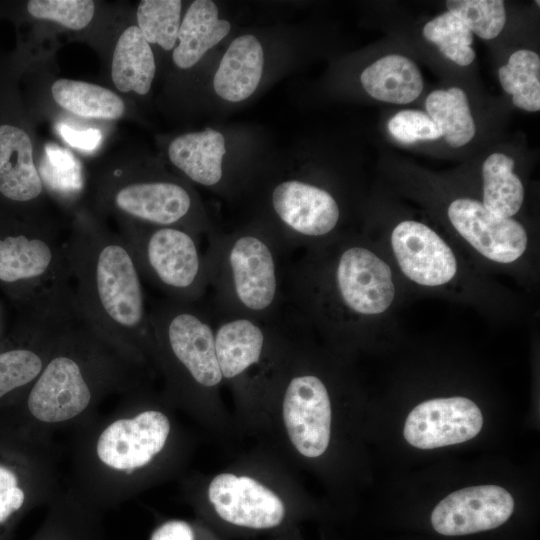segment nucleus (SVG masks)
Wrapping results in <instances>:
<instances>
[{"mask_svg": "<svg viewBox=\"0 0 540 540\" xmlns=\"http://www.w3.org/2000/svg\"><path fill=\"white\" fill-rule=\"evenodd\" d=\"M170 422L160 411L148 410L131 419L110 424L100 435V460L118 470H132L148 464L164 447Z\"/></svg>", "mask_w": 540, "mask_h": 540, "instance_id": "16", "label": "nucleus"}, {"mask_svg": "<svg viewBox=\"0 0 540 540\" xmlns=\"http://www.w3.org/2000/svg\"><path fill=\"white\" fill-rule=\"evenodd\" d=\"M150 540H194V533L188 523L173 520L157 528Z\"/></svg>", "mask_w": 540, "mask_h": 540, "instance_id": "35", "label": "nucleus"}, {"mask_svg": "<svg viewBox=\"0 0 540 540\" xmlns=\"http://www.w3.org/2000/svg\"><path fill=\"white\" fill-rule=\"evenodd\" d=\"M0 282L22 289L37 320H64L75 311L65 241L46 223L0 235Z\"/></svg>", "mask_w": 540, "mask_h": 540, "instance_id": "4", "label": "nucleus"}, {"mask_svg": "<svg viewBox=\"0 0 540 540\" xmlns=\"http://www.w3.org/2000/svg\"><path fill=\"white\" fill-rule=\"evenodd\" d=\"M513 509L512 495L503 487H466L447 495L435 506L431 524L442 535H466L499 527Z\"/></svg>", "mask_w": 540, "mask_h": 540, "instance_id": "14", "label": "nucleus"}, {"mask_svg": "<svg viewBox=\"0 0 540 540\" xmlns=\"http://www.w3.org/2000/svg\"><path fill=\"white\" fill-rule=\"evenodd\" d=\"M264 50L252 34L236 37L222 56L213 77V89L223 100L241 102L258 88L263 75Z\"/></svg>", "mask_w": 540, "mask_h": 540, "instance_id": "20", "label": "nucleus"}, {"mask_svg": "<svg viewBox=\"0 0 540 540\" xmlns=\"http://www.w3.org/2000/svg\"><path fill=\"white\" fill-rule=\"evenodd\" d=\"M455 231L481 256L499 264H511L523 256L528 247L524 226L513 218L499 217L482 202L457 198L447 209Z\"/></svg>", "mask_w": 540, "mask_h": 540, "instance_id": "12", "label": "nucleus"}, {"mask_svg": "<svg viewBox=\"0 0 540 540\" xmlns=\"http://www.w3.org/2000/svg\"><path fill=\"white\" fill-rule=\"evenodd\" d=\"M207 236L208 289L218 315L270 322L284 298V252L277 241L263 225Z\"/></svg>", "mask_w": 540, "mask_h": 540, "instance_id": "3", "label": "nucleus"}, {"mask_svg": "<svg viewBox=\"0 0 540 540\" xmlns=\"http://www.w3.org/2000/svg\"><path fill=\"white\" fill-rule=\"evenodd\" d=\"M269 205L275 226L267 230L283 252L322 243L335 231L340 207L326 189L300 179H286L272 188Z\"/></svg>", "mask_w": 540, "mask_h": 540, "instance_id": "8", "label": "nucleus"}, {"mask_svg": "<svg viewBox=\"0 0 540 540\" xmlns=\"http://www.w3.org/2000/svg\"><path fill=\"white\" fill-rule=\"evenodd\" d=\"M283 295L314 327L346 332L386 313L396 287L391 267L369 246L322 242L284 267Z\"/></svg>", "mask_w": 540, "mask_h": 540, "instance_id": "1", "label": "nucleus"}, {"mask_svg": "<svg viewBox=\"0 0 540 540\" xmlns=\"http://www.w3.org/2000/svg\"><path fill=\"white\" fill-rule=\"evenodd\" d=\"M97 200L119 221L149 226H174L196 235L212 232L196 193L170 176L121 173L103 179Z\"/></svg>", "mask_w": 540, "mask_h": 540, "instance_id": "5", "label": "nucleus"}, {"mask_svg": "<svg viewBox=\"0 0 540 540\" xmlns=\"http://www.w3.org/2000/svg\"><path fill=\"white\" fill-rule=\"evenodd\" d=\"M26 10L35 19L55 22L78 31L91 23L95 3L91 0H29Z\"/></svg>", "mask_w": 540, "mask_h": 540, "instance_id": "31", "label": "nucleus"}, {"mask_svg": "<svg viewBox=\"0 0 540 540\" xmlns=\"http://www.w3.org/2000/svg\"><path fill=\"white\" fill-rule=\"evenodd\" d=\"M446 6L471 32L483 39L498 36L506 22L505 6L501 0H449Z\"/></svg>", "mask_w": 540, "mask_h": 540, "instance_id": "30", "label": "nucleus"}, {"mask_svg": "<svg viewBox=\"0 0 540 540\" xmlns=\"http://www.w3.org/2000/svg\"><path fill=\"white\" fill-rule=\"evenodd\" d=\"M64 328L62 337L67 350H59L45 363L27 400L30 413L47 423L63 422L77 416L92 399L84 366L77 356L68 352Z\"/></svg>", "mask_w": 540, "mask_h": 540, "instance_id": "9", "label": "nucleus"}, {"mask_svg": "<svg viewBox=\"0 0 540 540\" xmlns=\"http://www.w3.org/2000/svg\"><path fill=\"white\" fill-rule=\"evenodd\" d=\"M142 278L166 298L198 303L208 291L205 255L198 235L174 226H149L120 221Z\"/></svg>", "mask_w": 540, "mask_h": 540, "instance_id": "6", "label": "nucleus"}, {"mask_svg": "<svg viewBox=\"0 0 540 540\" xmlns=\"http://www.w3.org/2000/svg\"><path fill=\"white\" fill-rule=\"evenodd\" d=\"M498 73L503 90L512 96L515 106L530 112L540 110V58L536 52H514Z\"/></svg>", "mask_w": 540, "mask_h": 540, "instance_id": "27", "label": "nucleus"}, {"mask_svg": "<svg viewBox=\"0 0 540 540\" xmlns=\"http://www.w3.org/2000/svg\"><path fill=\"white\" fill-rule=\"evenodd\" d=\"M287 434L303 456L322 455L331 433V402L325 383L314 374H297L288 381L283 396Z\"/></svg>", "mask_w": 540, "mask_h": 540, "instance_id": "10", "label": "nucleus"}, {"mask_svg": "<svg viewBox=\"0 0 540 540\" xmlns=\"http://www.w3.org/2000/svg\"><path fill=\"white\" fill-rule=\"evenodd\" d=\"M390 134L400 142L436 140L442 137L441 131L425 112L419 110H402L388 122Z\"/></svg>", "mask_w": 540, "mask_h": 540, "instance_id": "33", "label": "nucleus"}, {"mask_svg": "<svg viewBox=\"0 0 540 540\" xmlns=\"http://www.w3.org/2000/svg\"><path fill=\"white\" fill-rule=\"evenodd\" d=\"M230 30V22L219 17L213 1H193L181 19L177 44L172 52L173 63L179 69L192 68Z\"/></svg>", "mask_w": 540, "mask_h": 540, "instance_id": "21", "label": "nucleus"}, {"mask_svg": "<svg viewBox=\"0 0 540 540\" xmlns=\"http://www.w3.org/2000/svg\"><path fill=\"white\" fill-rule=\"evenodd\" d=\"M360 81L373 98L395 104H407L419 97L423 78L416 64L399 54L386 55L366 67Z\"/></svg>", "mask_w": 540, "mask_h": 540, "instance_id": "23", "label": "nucleus"}, {"mask_svg": "<svg viewBox=\"0 0 540 540\" xmlns=\"http://www.w3.org/2000/svg\"><path fill=\"white\" fill-rule=\"evenodd\" d=\"M208 498L223 520L237 526L271 528L279 525L285 515L279 496L248 476H215L208 487Z\"/></svg>", "mask_w": 540, "mask_h": 540, "instance_id": "15", "label": "nucleus"}, {"mask_svg": "<svg viewBox=\"0 0 540 540\" xmlns=\"http://www.w3.org/2000/svg\"><path fill=\"white\" fill-rule=\"evenodd\" d=\"M479 407L461 396L435 398L415 406L404 424V438L419 449H432L466 442L481 430Z\"/></svg>", "mask_w": 540, "mask_h": 540, "instance_id": "13", "label": "nucleus"}, {"mask_svg": "<svg viewBox=\"0 0 540 540\" xmlns=\"http://www.w3.org/2000/svg\"><path fill=\"white\" fill-rule=\"evenodd\" d=\"M51 95L59 107L83 118L117 120L126 109L118 94L86 81L59 78L51 85Z\"/></svg>", "mask_w": 540, "mask_h": 540, "instance_id": "24", "label": "nucleus"}, {"mask_svg": "<svg viewBox=\"0 0 540 540\" xmlns=\"http://www.w3.org/2000/svg\"><path fill=\"white\" fill-rule=\"evenodd\" d=\"M425 106L449 145L460 147L472 140L476 128L462 89L435 90L427 96Z\"/></svg>", "mask_w": 540, "mask_h": 540, "instance_id": "26", "label": "nucleus"}, {"mask_svg": "<svg viewBox=\"0 0 540 540\" xmlns=\"http://www.w3.org/2000/svg\"><path fill=\"white\" fill-rule=\"evenodd\" d=\"M168 159L192 182L213 188L222 182L226 154L224 135L213 128L176 136L168 145Z\"/></svg>", "mask_w": 540, "mask_h": 540, "instance_id": "19", "label": "nucleus"}, {"mask_svg": "<svg viewBox=\"0 0 540 540\" xmlns=\"http://www.w3.org/2000/svg\"><path fill=\"white\" fill-rule=\"evenodd\" d=\"M182 1L142 0L137 11V27L149 44L173 50L181 23Z\"/></svg>", "mask_w": 540, "mask_h": 540, "instance_id": "28", "label": "nucleus"}, {"mask_svg": "<svg viewBox=\"0 0 540 540\" xmlns=\"http://www.w3.org/2000/svg\"><path fill=\"white\" fill-rule=\"evenodd\" d=\"M65 249L78 314L115 347L151 345L142 276L121 234L80 214Z\"/></svg>", "mask_w": 540, "mask_h": 540, "instance_id": "2", "label": "nucleus"}, {"mask_svg": "<svg viewBox=\"0 0 540 540\" xmlns=\"http://www.w3.org/2000/svg\"><path fill=\"white\" fill-rule=\"evenodd\" d=\"M513 167V159L502 153L491 154L482 166V204L488 211L503 218H512L524 200V187Z\"/></svg>", "mask_w": 540, "mask_h": 540, "instance_id": "25", "label": "nucleus"}, {"mask_svg": "<svg viewBox=\"0 0 540 540\" xmlns=\"http://www.w3.org/2000/svg\"><path fill=\"white\" fill-rule=\"evenodd\" d=\"M390 247L403 275L417 285L441 287L452 282L458 274L454 250L422 222L404 220L398 223L391 232Z\"/></svg>", "mask_w": 540, "mask_h": 540, "instance_id": "11", "label": "nucleus"}, {"mask_svg": "<svg viewBox=\"0 0 540 540\" xmlns=\"http://www.w3.org/2000/svg\"><path fill=\"white\" fill-rule=\"evenodd\" d=\"M151 345L168 353L187 377L203 388L222 381L214 342V320L198 303L172 299L148 308Z\"/></svg>", "mask_w": 540, "mask_h": 540, "instance_id": "7", "label": "nucleus"}, {"mask_svg": "<svg viewBox=\"0 0 540 540\" xmlns=\"http://www.w3.org/2000/svg\"><path fill=\"white\" fill-rule=\"evenodd\" d=\"M156 74V62L150 44L137 25L127 27L119 36L113 51L111 79L122 93L146 95Z\"/></svg>", "mask_w": 540, "mask_h": 540, "instance_id": "22", "label": "nucleus"}, {"mask_svg": "<svg viewBox=\"0 0 540 540\" xmlns=\"http://www.w3.org/2000/svg\"><path fill=\"white\" fill-rule=\"evenodd\" d=\"M44 183L34 158L33 141L20 125L0 123V196L17 205H36Z\"/></svg>", "mask_w": 540, "mask_h": 540, "instance_id": "17", "label": "nucleus"}, {"mask_svg": "<svg viewBox=\"0 0 540 540\" xmlns=\"http://www.w3.org/2000/svg\"><path fill=\"white\" fill-rule=\"evenodd\" d=\"M44 366L42 356L30 348L0 352V398L36 380Z\"/></svg>", "mask_w": 540, "mask_h": 540, "instance_id": "32", "label": "nucleus"}, {"mask_svg": "<svg viewBox=\"0 0 540 540\" xmlns=\"http://www.w3.org/2000/svg\"><path fill=\"white\" fill-rule=\"evenodd\" d=\"M271 326L250 317L219 315L214 342L223 379H236L261 362L273 336Z\"/></svg>", "mask_w": 540, "mask_h": 540, "instance_id": "18", "label": "nucleus"}, {"mask_svg": "<svg viewBox=\"0 0 540 540\" xmlns=\"http://www.w3.org/2000/svg\"><path fill=\"white\" fill-rule=\"evenodd\" d=\"M61 135L71 146L86 150L95 148L101 139L98 130L75 131L67 126L61 127Z\"/></svg>", "mask_w": 540, "mask_h": 540, "instance_id": "36", "label": "nucleus"}, {"mask_svg": "<svg viewBox=\"0 0 540 540\" xmlns=\"http://www.w3.org/2000/svg\"><path fill=\"white\" fill-rule=\"evenodd\" d=\"M423 35L436 44L447 58L460 66H467L475 59L476 54L471 47L472 32L459 17L449 11L427 22Z\"/></svg>", "mask_w": 540, "mask_h": 540, "instance_id": "29", "label": "nucleus"}, {"mask_svg": "<svg viewBox=\"0 0 540 540\" xmlns=\"http://www.w3.org/2000/svg\"><path fill=\"white\" fill-rule=\"evenodd\" d=\"M25 495L18 486L16 475L6 467L0 466V523L21 508Z\"/></svg>", "mask_w": 540, "mask_h": 540, "instance_id": "34", "label": "nucleus"}]
</instances>
